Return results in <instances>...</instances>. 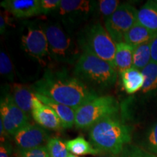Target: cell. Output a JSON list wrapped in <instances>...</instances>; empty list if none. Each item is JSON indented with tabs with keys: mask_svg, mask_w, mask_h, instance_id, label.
<instances>
[{
	"mask_svg": "<svg viewBox=\"0 0 157 157\" xmlns=\"http://www.w3.org/2000/svg\"><path fill=\"white\" fill-rule=\"evenodd\" d=\"M137 22L153 32L157 33V5L148 1L137 13Z\"/></svg>",
	"mask_w": 157,
	"mask_h": 157,
	"instance_id": "d6986e66",
	"label": "cell"
},
{
	"mask_svg": "<svg viewBox=\"0 0 157 157\" xmlns=\"http://www.w3.org/2000/svg\"><path fill=\"white\" fill-rule=\"evenodd\" d=\"M119 105L112 96H100L76 110L75 127L90 129L104 118L117 114Z\"/></svg>",
	"mask_w": 157,
	"mask_h": 157,
	"instance_id": "5b68a950",
	"label": "cell"
},
{
	"mask_svg": "<svg viewBox=\"0 0 157 157\" xmlns=\"http://www.w3.org/2000/svg\"><path fill=\"white\" fill-rule=\"evenodd\" d=\"M46 147L50 157H68L70 154L66 143L58 137L49 139Z\"/></svg>",
	"mask_w": 157,
	"mask_h": 157,
	"instance_id": "603a6c76",
	"label": "cell"
},
{
	"mask_svg": "<svg viewBox=\"0 0 157 157\" xmlns=\"http://www.w3.org/2000/svg\"><path fill=\"white\" fill-rule=\"evenodd\" d=\"M142 146L145 150L157 156V122L147 131L143 138Z\"/></svg>",
	"mask_w": 157,
	"mask_h": 157,
	"instance_id": "cb8c5ba5",
	"label": "cell"
},
{
	"mask_svg": "<svg viewBox=\"0 0 157 157\" xmlns=\"http://www.w3.org/2000/svg\"><path fill=\"white\" fill-rule=\"evenodd\" d=\"M74 74L84 84L101 88L113 85L117 78V70L112 65L86 52H82L76 63Z\"/></svg>",
	"mask_w": 157,
	"mask_h": 157,
	"instance_id": "3957f363",
	"label": "cell"
},
{
	"mask_svg": "<svg viewBox=\"0 0 157 157\" xmlns=\"http://www.w3.org/2000/svg\"><path fill=\"white\" fill-rule=\"evenodd\" d=\"M151 61L157 63V34L151 41Z\"/></svg>",
	"mask_w": 157,
	"mask_h": 157,
	"instance_id": "4dcf8cb0",
	"label": "cell"
},
{
	"mask_svg": "<svg viewBox=\"0 0 157 157\" xmlns=\"http://www.w3.org/2000/svg\"><path fill=\"white\" fill-rule=\"evenodd\" d=\"M0 115L6 132L14 135L21 129L30 124V117L15 104L11 95H7L1 100Z\"/></svg>",
	"mask_w": 157,
	"mask_h": 157,
	"instance_id": "ba28073f",
	"label": "cell"
},
{
	"mask_svg": "<svg viewBox=\"0 0 157 157\" xmlns=\"http://www.w3.org/2000/svg\"><path fill=\"white\" fill-rule=\"evenodd\" d=\"M11 95L17 106L30 117L32 112L33 102L36 97L33 90L23 84H15L12 87Z\"/></svg>",
	"mask_w": 157,
	"mask_h": 157,
	"instance_id": "9a60e30c",
	"label": "cell"
},
{
	"mask_svg": "<svg viewBox=\"0 0 157 157\" xmlns=\"http://www.w3.org/2000/svg\"><path fill=\"white\" fill-rule=\"evenodd\" d=\"M156 34L137 22L126 33L123 42L135 48L137 45L151 41Z\"/></svg>",
	"mask_w": 157,
	"mask_h": 157,
	"instance_id": "e0dca14e",
	"label": "cell"
},
{
	"mask_svg": "<svg viewBox=\"0 0 157 157\" xmlns=\"http://www.w3.org/2000/svg\"><path fill=\"white\" fill-rule=\"evenodd\" d=\"M92 145L102 154H121L131 140V129L117 114L107 117L90 129Z\"/></svg>",
	"mask_w": 157,
	"mask_h": 157,
	"instance_id": "7a4b0ae2",
	"label": "cell"
},
{
	"mask_svg": "<svg viewBox=\"0 0 157 157\" xmlns=\"http://www.w3.org/2000/svg\"><path fill=\"white\" fill-rule=\"evenodd\" d=\"M12 154V146L8 142L1 143L0 146V157H10Z\"/></svg>",
	"mask_w": 157,
	"mask_h": 157,
	"instance_id": "f546056e",
	"label": "cell"
},
{
	"mask_svg": "<svg viewBox=\"0 0 157 157\" xmlns=\"http://www.w3.org/2000/svg\"><path fill=\"white\" fill-rule=\"evenodd\" d=\"M137 13L129 4H121L105 21V29L116 44L123 42L126 33L137 23Z\"/></svg>",
	"mask_w": 157,
	"mask_h": 157,
	"instance_id": "52a82bcc",
	"label": "cell"
},
{
	"mask_svg": "<svg viewBox=\"0 0 157 157\" xmlns=\"http://www.w3.org/2000/svg\"><path fill=\"white\" fill-rule=\"evenodd\" d=\"M0 73L8 79L13 80V63H12L10 58L3 51H1L0 52Z\"/></svg>",
	"mask_w": 157,
	"mask_h": 157,
	"instance_id": "4316f807",
	"label": "cell"
},
{
	"mask_svg": "<svg viewBox=\"0 0 157 157\" xmlns=\"http://www.w3.org/2000/svg\"><path fill=\"white\" fill-rule=\"evenodd\" d=\"M35 95L43 103L48 105L56 112L62 124L63 128H71L74 125H75V109H72L68 105L52 101L50 98L44 97L43 95H40L36 93H35Z\"/></svg>",
	"mask_w": 157,
	"mask_h": 157,
	"instance_id": "5bb4252c",
	"label": "cell"
},
{
	"mask_svg": "<svg viewBox=\"0 0 157 157\" xmlns=\"http://www.w3.org/2000/svg\"><path fill=\"white\" fill-rule=\"evenodd\" d=\"M68 157H79V156H76V155H74V154H70L69 156H68Z\"/></svg>",
	"mask_w": 157,
	"mask_h": 157,
	"instance_id": "836d02e7",
	"label": "cell"
},
{
	"mask_svg": "<svg viewBox=\"0 0 157 157\" xmlns=\"http://www.w3.org/2000/svg\"><path fill=\"white\" fill-rule=\"evenodd\" d=\"M22 44L27 54L39 60L50 55L48 38L42 28H29L22 36Z\"/></svg>",
	"mask_w": 157,
	"mask_h": 157,
	"instance_id": "30bf717a",
	"label": "cell"
},
{
	"mask_svg": "<svg viewBox=\"0 0 157 157\" xmlns=\"http://www.w3.org/2000/svg\"><path fill=\"white\" fill-rule=\"evenodd\" d=\"M48 41L49 53L57 62L73 64L81 54L69 35L58 24H47L43 27Z\"/></svg>",
	"mask_w": 157,
	"mask_h": 157,
	"instance_id": "8992f818",
	"label": "cell"
},
{
	"mask_svg": "<svg viewBox=\"0 0 157 157\" xmlns=\"http://www.w3.org/2000/svg\"><path fill=\"white\" fill-rule=\"evenodd\" d=\"M17 157H50L46 146L29 150H18Z\"/></svg>",
	"mask_w": 157,
	"mask_h": 157,
	"instance_id": "83f0119b",
	"label": "cell"
},
{
	"mask_svg": "<svg viewBox=\"0 0 157 157\" xmlns=\"http://www.w3.org/2000/svg\"><path fill=\"white\" fill-rule=\"evenodd\" d=\"M154 2H155V4H156V5H157V0H156V1H154Z\"/></svg>",
	"mask_w": 157,
	"mask_h": 157,
	"instance_id": "e575fe53",
	"label": "cell"
},
{
	"mask_svg": "<svg viewBox=\"0 0 157 157\" xmlns=\"http://www.w3.org/2000/svg\"><path fill=\"white\" fill-rule=\"evenodd\" d=\"M7 17L5 15H3L1 13L0 15V33L1 34H3L5 32L6 27H7Z\"/></svg>",
	"mask_w": 157,
	"mask_h": 157,
	"instance_id": "1f68e13d",
	"label": "cell"
},
{
	"mask_svg": "<svg viewBox=\"0 0 157 157\" xmlns=\"http://www.w3.org/2000/svg\"><path fill=\"white\" fill-rule=\"evenodd\" d=\"M31 116L37 124L45 129L59 130L63 128L62 124L56 112L48 105L43 103L36 96L33 102Z\"/></svg>",
	"mask_w": 157,
	"mask_h": 157,
	"instance_id": "7c38bea8",
	"label": "cell"
},
{
	"mask_svg": "<svg viewBox=\"0 0 157 157\" xmlns=\"http://www.w3.org/2000/svg\"><path fill=\"white\" fill-rule=\"evenodd\" d=\"M151 62V41L135 47L133 51L132 68L142 71Z\"/></svg>",
	"mask_w": 157,
	"mask_h": 157,
	"instance_id": "7402d4cb",
	"label": "cell"
},
{
	"mask_svg": "<svg viewBox=\"0 0 157 157\" xmlns=\"http://www.w3.org/2000/svg\"><path fill=\"white\" fill-rule=\"evenodd\" d=\"M66 144L68 151L76 156H82L87 154L98 155L101 154L100 151L96 149L93 145L90 144V143L81 136L66 141Z\"/></svg>",
	"mask_w": 157,
	"mask_h": 157,
	"instance_id": "44dd1931",
	"label": "cell"
},
{
	"mask_svg": "<svg viewBox=\"0 0 157 157\" xmlns=\"http://www.w3.org/2000/svg\"><path fill=\"white\" fill-rule=\"evenodd\" d=\"M31 90L75 110L98 97L95 90L65 70H47L42 77L32 84Z\"/></svg>",
	"mask_w": 157,
	"mask_h": 157,
	"instance_id": "6da1fadb",
	"label": "cell"
},
{
	"mask_svg": "<svg viewBox=\"0 0 157 157\" xmlns=\"http://www.w3.org/2000/svg\"><path fill=\"white\" fill-rule=\"evenodd\" d=\"M119 157H157L145 150L134 145L127 144L123 149Z\"/></svg>",
	"mask_w": 157,
	"mask_h": 157,
	"instance_id": "484cf974",
	"label": "cell"
},
{
	"mask_svg": "<svg viewBox=\"0 0 157 157\" xmlns=\"http://www.w3.org/2000/svg\"><path fill=\"white\" fill-rule=\"evenodd\" d=\"M98 6L100 13L107 20L120 6V2L118 0H101L98 2Z\"/></svg>",
	"mask_w": 157,
	"mask_h": 157,
	"instance_id": "d4e9b609",
	"label": "cell"
},
{
	"mask_svg": "<svg viewBox=\"0 0 157 157\" xmlns=\"http://www.w3.org/2000/svg\"><path fill=\"white\" fill-rule=\"evenodd\" d=\"M98 157H119L118 155H114L111 154H107V153H103L101 155H100Z\"/></svg>",
	"mask_w": 157,
	"mask_h": 157,
	"instance_id": "d6a6232c",
	"label": "cell"
},
{
	"mask_svg": "<svg viewBox=\"0 0 157 157\" xmlns=\"http://www.w3.org/2000/svg\"><path fill=\"white\" fill-rule=\"evenodd\" d=\"M119 74L124 89L128 94L135 93L143 88L144 76L141 71L132 67L121 71Z\"/></svg>",
	"mask_w": 157,
	"mask_h": 157,
	"instance_id": "2e32d148",
	"label": "cell"
},
{
	"mask_svg": "<svg viewBox=\"0 0 157 157\" xmlns=\"http://www.w3.org/2000/svg\"><path fill=\"white\" fill-rule=\"evenodd\" d=\"M78 45L83 52L103 59L114 67L116 43L101 23L86 27L78 36Z\"/></svg>",
	"mask_w": 157,
	"mask_h": 157,
	"instance_id": "277c9868",
	"label": "cell"
},
{
	"mask_svg": "<svg viewBox=\"0 0 157 157\" xmlns=\"http://www.w3.org/2000/svg\"><path fill=\"white\" fill-rule=\"evenodd\" d=\"M14 141L18 150H29L44 146L50 137L46 129L39 124H31L23 127L14 136Z\"/></svg>",
	"mask_w": 157,
	"mask_h": 157,
	"instance_id": "8fae6325",
	"label": "cell"
},
{
	"mask_svg": "<svg viewBox=\"0 0 157 157\" xmlns=\"http://www.w3.org/2000/svg\"><path fill=\"white\" fill-rule=\"evenodd\" d=\"M144 76V84L141 89L143 95L152 96L157 95V63L151 62L141 71Z\"/></svg>",
	"mask_w": 157,
	"mask_h": 157,
	"instance_id": "ffe728a7",
	"label": "cell"
},
{
	"mask_svg": "<svg viewBox=\"0 0 157 157\" xmlns=\"http://www.w3.org/2000/svg\"><path fill=\"white\" fill-rule=\"evenodd\" d=\"M134 47L124 42L116 44L114 67L119 72L132 67Z\"/></svg>",
	"mask_w": 157,
	"mask_h": 157,
	"instance_id": "ac0fdd59",
	"label": "cell"
},
{
	"mask_svg": "<svg viewBox=\"0 0 157 157\" xmlns=\"http://www.w3.org/2000/svg\"><path fill=\"white\" fill-rule=\"evenodd\" d=\"M97 5L96 2L89 0H61L58 12L63 21L74 24L87 20Z\"/></svg>",
	"mask_w": 157,
	"mask_h": 157,
	"instance_id": "9c48e42d",
	"label": "cell"
},
{
	"mask_svg": "<svg viewBox=\"0 0 157 157\" xmlns=\"http://www.w3.org/2000/svg\"><path fill=\"white\" fill-rule=\"evenodd\" d=\"M1 6L17 17H29L41 14L40 0H5Z\"/></svg>",
	"mask_w": 157,
	"mask_h": 157,
	"instance_id": "4fadbf2b",
	"label": "cell"
},
{
	"mask_svg": "<svg viewBox=\"0 0 157 157\" xmlns=\"http://www.w3.org/2000/svg\"><path fill=\"white\" fill-rule=\"evenodd\" d=\"M60 2V0H40L41 14L47 15L58 11Z\"/></svg>",
	"mask_w": 157,
	"mask_h": 157,
	"instance_id": "f1b7e54d",
	"label": "cell"
}]
</instances>
